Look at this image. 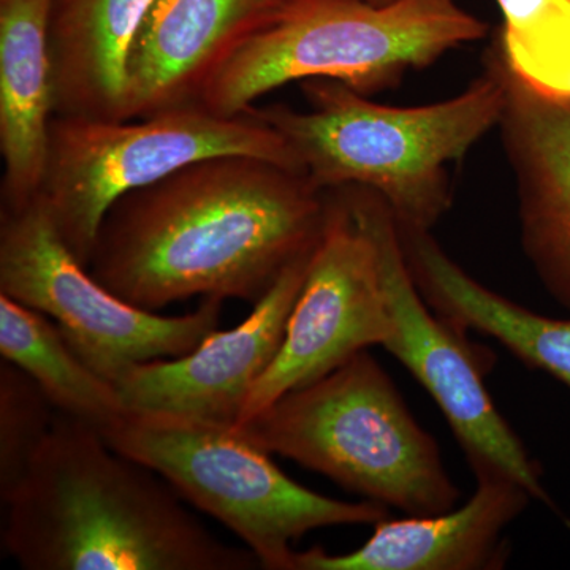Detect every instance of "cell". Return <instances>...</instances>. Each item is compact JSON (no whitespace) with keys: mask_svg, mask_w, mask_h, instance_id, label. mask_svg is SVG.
Instances as JSON below:
<instances>
[{"mask_svg":"<svg viewBox=\"0 0 570 570\" xmlns=\"http://www.w3.org/2000/svg\"><path fill=\"white\" fill-rule=\"evenodd\" d=\"M45 314L0 294V354L29 374L55 407L97 430L126 414L118 389L92 370Z\"/></svg>","mask_w":570,"mask_h":570,"instance_id":"obj_18","label":"cell"},{"mask_svg":"<svg viewBox=\"0 0 570 570\" xmlns=\"http://www.w3.org/2000/svg\"><path fill=\"white\" fill-rule=\"evenodd\" d=\"M100 433L234 532L261 569L292 570L294 542L307 532L389 519L387 505L340 501L299 485L235 426L127 411Z\"/></svg>","mask_w":570,"mask_h":570,"instance_id":"obj_6","label":"cell"},{"mask_svg":"<svg viewBox=\"0 0 570 570\" xmlns=\"http://www.w3.org/2000/svg\"><path fill=\"white\" fill-rule=\"evenodd\" d=\"M491 50L505 88L498 129L515 181L521 247L543 288L570 311V102L534 91Z\"/></svg>","mask_w":570,"mask_h":570,"instance_id":"obj_12","label":"cell"},{"mask_svg":"<svg viewBox=\"0 0 570 570\" xmlns=\"http://www.w3.org/2000/svg\"><path fill=\"white\" fill-rule=\"evenodd\" d=\"M409 272L431 309L461 332L493 337L570 389V318L540 316L480 284L430 232L397 227Z\"/></svg>","mask_w":570,"mask_h":570,"instance_id":"obj_16","label":"cell"},{"mask_svg":"<svg viewBox=\"0 0 570 570\" xmlns=\"http://www.w3.org/2000/svg\"><path fill=\"white\" fill-rule=\"evenodd\" d=\"M325 217L326 194L303 171L243 154L208 157L115 202L88 268L151 313L193 296L255 305L316 249Z\"/></svg>","mask_w":570,"mask_h":570,"instance_id":"obj_1","label":"cell"},{"mask_svg":"<svg viewBox=\"0 0 570 570\" xmlns=\"http://www.w3.org/2000/svg\"><path fill=\"white\" fill-rule=\"evenodd\" d=\"M348 205L376 245L390 316L384 347L441 409L475 479L519 483L532 501L568 519L551 498L539 461L494 406L485 376L494 356L475 346L455 325L431 309L412 279L395 217L381 197L362 187H343Z\"/></svg>","mask_w":570,"mask_h":570,"instance_id":"obj_8","label":"cell"},{"mask_svg":"<svg viewBox=\"0 0 570 570\" xmlns=\"http://www.w3.org/2000/svg\"><path fill=\"white\" fill-rule=\"evenodd\" d=\"M153 469L116 452L96 426L58 412L3 505L2 549L28 570H253Z\"/></svg>","mask_w":570,"mask_h":570,"instance_id":"obj_2","label":"cell"},{"mask_svg":"<svg viewBox=\"0 0 570 570\" xmlns=\"http://www.w3.org/2000/svg\"><path fill=\"white\" fill-rule=\"evenodd\" d=\"M309 110L250 107L272 126L318 189L362 187L389 206L397 227L426 230L452 208L449 165L497 129L505 88L493 50L459 96L390 107L335 80L302 82Z\"/></svg>","mask_w":570,"mask_h":570,"instance_id":"obj_3","label":"cell"},{"mask_svg":"<svg viewBox=\"0 0 570 570\" xmlns=\"http://www.w3.org/2000/svg\"><path fill=\"white\" fill-rule=\"evenodd\" d=\"M326 217L275 362L250 390L238 425L313 384L356 352L384 346L390 316L373 238L346 195L325 190Z\"/></svg>","mask_w":570,"mask_h":570,"instance_id":"obj_10","label":"cell"},{"mask_svg":"<svg viewBox=\"0 0 570 570\" xmlns=\"http://www.w3.org/2000/svg\"><path fill=\"white\" fill-rule=\"evenodd\" d=\"M487 31L455 0H291L224 56L194 105L232 118L281 86L318 78L370 96Z\"/></svg>","mask_w":570,"mask_h":570,"instance_id":"obj_4","label":"cell"},{"mask_svg":"<svg viewBox=\"0 0 570 570\" xmlns=\"http://www.w3.org/2000/svg\"><path fill=\"white\" fill-rule=\"evenodd\" d=\"M55 0H0V212L39 197L55 118L50 22Z\"/></svg>","mask_w":570,"mask_h":570,"instance_id":"obj_15","label":"cell"},{"mask_svg":"<svg viewBox=\"0 0 570 570\" xmlns=\"http://www.w3.org/2000/svg\"><path fill=\"white\" fill-rule=\"evenodd\" d=\"M58 409L21 367L0 362V499L20 485L50 436Z\"/></svg>","mask_w":570,"mask_h":570,"instance_id":"obj_20","label":"cell"},{"mask_svg":"<svg viewBox=\"0 0 570 570\" xmlns=\"http://www.w3.org/2000/svg\"><path fill=\"white\" fill-rule=\"evenodd\" d=\"M367 2H373V3H389V2H392V0H367Z\"/></svg>","mask_w":570,"mask_h":570,"instance_id":"obj_21","label":"cell"},{"mask_svg":"<svg viewBox=\"0 0 570 570\" xmlns=\"http://www.w3.org/2000/svg\"><path fill=\"white\" fill-rule=\"evenodd\" d=\"M0 294L50 316L112 385L135 365L193 352L216 332L225 302L206 296L194 313L171 317L124 302L75 257L39 197L0 212Z\"/></svg>","mask_w":570,"mask_h":570,"instance_id":"obj_9","label":"cell"},{"mask_svg":"<svg viewBox=\"0 0 570 570\" xmlns=\"http://www.w3.org/2000/svg\"><path fill=\"white\" fill-rule=\"evenodd\" d=\"M502 26L497 48L513 77L570 102V0H494Z\"/></svg>","mask_w":570,"mask_h":570,"instance_id":"obj_19","label":"cell"},{"mask_svg":"<svg viewBox=\"0 0 570 570\" xmlns=\"http://www.w3.org/2000/svg\"><path fill=\"white\" fill-rule=\"evenodd\" d=\"M313 253L287 266L235 328L216 330L193 352L170 362L153 360L127 370L115 384L127 411L238 425L250 390L283 346Z\"/></svg>","mask_w":570,"mask_h":570,"instance_id":"obj_11","label":"cell"},{"mask_svg":"<svg viewBox=\"0 0 570 570\" xmlns=\"http://www.w3.org/2000/svg\"><path fill=\"white\" fill-rule=\"evenodd\" d=\"M228 154L302 171L284 138L249 111L227 118L193 104L129 121L56 115L39 198L62 242L88 266L115 202L186 165Z\"/></svg>","mask_w":570,"mask_h":570,"instance_id":"obj_7","label":"cell"},{"mask_svg":"<svg viewBox=\"0 0 570 570\" xmlns=\"http://www.w3.org/2000/svg\"><path fill=\"white\" fill-rule=\"evenodd\" d=\"M460 509L434 515L385 519L365 546L330 554L321 547L295 551L292 570H494L508 562L502 532L532 498L509 479L483 478Z\"/></svg>","mask_w":570,"mask_h":570,"instance_id":"obj_14","label":"cell"},{"mask_svg":"<svg viewBox=\"0 0 570 570\" xmlns=\"http://www.w3.org/2000/svg\"><path fill=\"white\" fill-rule=\"evenodd\" d=\"M291 0H153L127 62L124 121L193 105L224 56Z\"/></svg>","mask_w":570,"mask_h":570,"instance_id":"obj_13","label":"cell"},{"mask_svg":"<svg viewBox=\"0 0 570 570\" xmlns=\"http://www.w3.org/2000/svg\"><path fill=\"white\" fill-rule=\"evenodd\" d=\"M153 0H55V116L124 121L127 62Z\"/></svg>","mask_w":570,"mask_h":570,"instance_id":"obj_17","label":"cell"},{"mask_svg":"<svg viewBox=\"0 0 570 570\" xmlns=\"http://www.w3.org/2000/svg\"><path fill=\"white\" fill-rule=\"evenodd\" d=\"M235 428L272 455L407 515L449 512L460 499L438 442L370 348Z\"/></svg>","mask_w":570,"mask_h":570,"instance_id":"obj_5","label":"cell"}]
</instances>
